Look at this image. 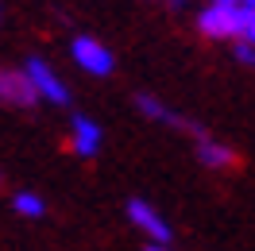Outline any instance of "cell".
Here are the masks:
<instances>
[{
	"label": "cell",
	"mask_w": 255,
	"mask_h": 251,
	"mask_svg": "<svg viewBox=\"0 0 255 251\" xmlns=\"http://www.w3.org/2000/svg\"><path fill=\"white\" fill-rule=\"evenodd\" d=\"M197 162L201 166H209V170H228L232 162H236V151L228 147V143L213 139V135H197Z\"/></svg>",
	"instance_id": "8"
},
{
	"label": "cell",
	"mask_w": 255,
	"mask_h": 251,
	"mask_svg": "<svg viewBox=\"0 0 255 251\" xmlns=\"http://www.w3.org/2000/svg\"><path fill=\"white\" fill-rule=\"evenodd\" d=\"M240 39L255 43V8H248V4H244V27H240Z\"/></svg>",
	"instance_id": "11"
},
{
	"label": "cell",
	"mask_w": 255,
	"mask_h": 251,
	"mask_svg": "<svg viewBox=\"0 0 255 251\" xmlns=\"http://www.w3.org/2000/svg\"><path fill=\"white\" fill-rule=\"evenodd\" d=\"M244 4H248V8H255V0H244Z\"/></svg>",
	"instance_id": "13"
},
{
	"label": "cell",
	"mask_w": 255,
	"mask_h": 251,
	"mask_svg": "<svg viewBox=\"0 0 255 251\" xmlns=\"http://www.w3.org/2000/svg\"><path fill=\"white\" fill-rule=\"evenodd\" d=\"M70 58L78 70H85L89 78H109L112 70H116V58H112V50L93 39V35H78L74 43H70Z\"/></svg>",
	"instance_id": "2"
},
{
	"label": "cell",
	"mask_w": 255,
	"mask_h": 251,
	"mask_svg": "<svg viewBox=\"0 0 255 251\" xmlns=\"http://www.w3.org/2000/svg\"><path fill=\"white\" fill-rule=\"evenodd\" d=\"M101 143H105L101 124H97L93 116H85V112H74L70 116V151L78 158H93L101 151Z\"/></svg>",
	"instance_id": "6"
},
{
	"label": "cell",
	"mask_w": 255,
	"mask_h": 251,
	"mask_svg": "<svg viewBox=\"0 0 255 251\" xmlns=\"http://www.w3.org/2000/svg\"><path fill=\"white\" fill-rule=\"evenodd\" d=\"M124 213H128V220L139 228V232L151 240V244H170L174 240V228L166 224V217H162L159 209L151 201H143V197H131V201L124 205Z\"/></svg>",
	"instance_id": "3"
},
{
	"label": "cell",
	"mask_w": 255,
	"mask_h": 251,
	"mask_svg": "<svg viewBox=\"0 0 255 251\" xmlns=\"http://www.w3.org/2000/svg\"><path fill=\"white\" fill-rule=\"evenodd\" d=\"M232 58H236L240 66L255 70V43H248V39H232Z\"/></svg>",
	"instance_id": "10"
},
{
	"label": "cell",
	"mask_w": 255,
	"mask_h": 251,
	"mask_svg": "<svg viewBox=\"0 0 255 251\" xmlns=\"http://www.w3.org/2000/svg\"><path fill=\"white\" fill-rule=\"evenodd\" d=\"M12 213L23 217V220H39L47 213V201H43L35 189H16V193H12Z\"/></svg>",
	"instance_id": "9"
},
{
	"label": "cell",
	"mask_w": 255,
	"mask_h": 251,
	"mask_svg": "<svg viewBox=\"0 0 255 251\" xmlns=\"http://www.w3.org/2000/svg\"><path fill=\"white\" fill-rule=\"evenodd\" d=\"M135 105H139V112H143L147 120H155V124H166V127H178V131H193V135H201V127L190 124L186 116L178 109H170V105H162L159 97H151V93H139L135 97Z\"/></svg>",
	"instance_id": "7"
},
{
	"label": "cell",
	"mask_w": 255,
	"mask_h": 251,
	"mask_svg": "<svg viewBox=\"0 0 255 251\" xmlns=\"http://www.w3.org/2000/svg\"><path fill=\"white\" fill-rule=\"evenodd\" d=\"M240 27H244V4H221V0H209V8L197 12V31L205 39H240Z\"/></svg>",
	"instance_id": "1"
},
{
	"label": "cell",
	"mask_w": 255,
	"mask_h": 251,
	"mask_svg": "<svg viewBox=\"0 0 255 251\" xmlns=\"http://www.w3.org/2000/svg\"><path fill=\"white\" fill-rule=\"evenodd\" d=\"M23 70L31 74L35 89H39V97H43V105H70V85L62 81V74L54 70V66L47 62V58H27L23 62Z\"/></svg>",
	"instance_id": "4"
},
{
	"label": "cell",
	"mask_w": 255,
	"mask_h": 251,
	"mask_svg": "<svg viewBox=\"0 0 255 251\" xmlns=\"http://www.w3.org/2000/svg\"><path fill=\"white\" fill-rule=\"evenodd\" d=\"M143 251H170V244H147Z\"/></svg>",
	"instance_id": "12"
},
{
	"label": "cell",
	"mask_w": 255,
	"mask_h": 251,
	"mask_svg": "<svg viewBox=\"0 0 255 251\" xmlns=\"http://www.w3.org/2000/svg\"><path fill=\"white\" fill-rule=\"evenodd\" d=\"M0 23H4V8H0Z\"/></svg>",
	"instance_id": "14"
},
{
	"label": "cell",
	"mask_w": 255,
	"mask_h": 251,
	"mask_svg": "<svg viewBox=\"0 0 255 251\" xmlns=\"http://www.w3.org/2000/svg\"><path fill=\"white\" fill-rule=\"evenodd\" d=\"M43 97L35 89V81L27 70H0V105H12V109H31Z\"/></svg>",
	"instance_id": "5"
}]
</instances>
